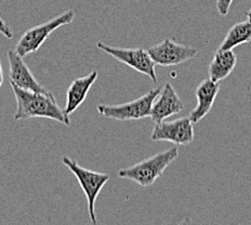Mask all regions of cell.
Wrapping results in <instances>:
<instances>
[{
	"label": "cell",
	"instance_id": "6da1fadb",
	"mask_svg": "<svg viewBox=\"0 0 251 225\" xmlns=\"http://www.w3.org/2000/svg\"><path fill=\"white\" fill-rule=\"evenodd\" d=\"M15 100L17 112L14 120H26L30 118H48L57 123L70 125V117L66 116L64 109L57 104L53 94L47 92H33L23 90L11 82Z\"/></svg>",
	"mask_w": 251,
	"mask_h": 225
},
{
	"label": "cell",
	"instance_id": "7a4b0ae2",
	"mask_svg": "<svg viewBox=\"0 0 251 225\" xmlns=\"http://www.w3.org/2000/svg\"><path fill=\"white\" fill-rule=\"evenodd\" d=\"M177 157H179V146L175 145L174 148L151 156L131 167L120 169L118 176L131 180L143 187H149L164 175L165 170Z\"/></svg>",
	"mask_w": 251,
	"mask_h": 225
},
{
	"label": "cell",
	"instance_id": "3957f363",
	"mask_svg": "<svg viewBox=\"0 0 251 225\" xmlns=\"http://www.w3.org/2000/svg\"><path fill=\"white\" fill-rule=\"evenodd\" d=\"M74 18V10H69V11H65L43 24L27 29L21 36L14 51L22 57H25L30 53H35L55 29L61 27V26L71 24Z\"/></svg>",
	"mask_w": 251,
	"mask_h": 225
},
{
	"label": "cell",
	"instance_id": "277c9868",
	"mask_svg": "<svg viewBox=\"0 0 251 225\" xmlns=\"http://www.w3.org/2000/svg\"><path fill=\"white\" fill-rule=\"evenodd\" d=\"M62 161L63 165L72 171V174L75 175L78 183H79L81 190L85 193V196L88 200L89 216H90L92 223L97 224L98 221L96 216V201L102 188L108 182L109 175L83 168V167L78 165L75 160L71 159L70 157H63Z\"/></svg>",
	"mask_w": 251,
	"mask_h": 225
},
{
	"label": "cell",
	"instance_id": "5b68a950",
	"mask_svg": "<svg viewBox=\"0 0 251 225\" xmlns=\"http://www.w3.org/2000/svg\"><path fill=\"white\" fill-rule=\"evenodd\" d=\"M161 89L163 88L153 89L139 99H135V100L128 103L119 104V105H104V104H101V105H98V112L104 117L120 120V122L139 120L150 117L154 100L158 97Z\"/></svg>",
	"mask_w": 251,
	"mask_h": 225
},
{
	"label": "cell",
	"instance_id": "8992f818",
	"mask_svg": "<svg viewBox=\"0 0 251 225\" xmlns=\"http://www.w3.org/2000/svg\"><path fill=\"white\" fill-rule=\"evenodd\" d=\"M97 47L114 59L131 67L134 71L150 77L154 83L157 82L155 66L156 63L151 59L148 50L141 48H117L103 43H98Z\"/></svg>",
	"mask_w": 251,
	"mask_h": 225
},
{
	"label": "cell",
	"instance_id": "52a82bcc",
	"mask_svg": "<svg viewBox=\"0 0 251 225\" xmlns=\"http://www.w3.org/2000/svg\"><path fill=\"white\" fill-rule=\"evenodd\" d=\"M148 52L156 65L176 66L194 59L200 50L195 47L177 44L171 39H165L159 44L150 47Z\"/></svg>",
	"mask_w": 251,
	"mask_h": 225
},
{
	"label": "cell",
	"instance_id": "ba28073f",
	"mask_svg": "<svg viewBox=\"0 0 251 225\" xmlns=\"http://www.w3.org/2000/svg\"><path fill=\"white\" fill-rule=\"evenodd\" d=\"M188 117L177 118L172 122H161L155 124L151 139L158 142L166 141L175 145H188L194 141V127Z\"/></svg>",
	"mask_w": 251,
	"mask_h": 225
},
{
	"label": "cell",
	"instance_id": "9c48e42d",
	"mask_svg": "<svg viewBox=\"0 0 251 225\" xmlns=\"http://www.w3.org/2000/svg\"><path fill=\"white\" fill-rule=\"evenodd\" d=\"M183 109H184V104L171 83L167 82L161 89L158 97L154 100L150 117L154 124H158L172 115L179 114Z\"/></svg>",
	"mask_w": 251,
	"mask_h": 225
},
{
	"label": "cell",
	"instance_id": "30bf717a",
	"mask_svg": "<svg viewBox=\"0 0 251 225\" xmlns=\"http://www.w3.org/2000/svg\"><path fill=\"white\" fill-rule=\"evenodd\" d=\"M8 60L10 66V82L14 83L23 90L47 92L45 87L31 74L22 56L19 55L14 50H10L8 52Z\"/></svg>",
	"mask_w": 251,
	"mask_h": 225
},
{
	"label": "cell",
	"instance_id": "8fae6325",
	"mask_svg": "<svg viewBox=\"0 0 251 225\" xmlns=\"http://www.w3.org/2000/svg\"><path fill=\"white\" fill-rule=\"evenodd\" d=\"M220 91V83L212 81L210 78L202 80L198 85L195 96L197 99V105L188 115L193 124L200 123L201 120L208 115L216 101Z\"/></svg>",
	"mask_w": 251,
	"mask_h": 225
},
{
	"label": "cell",
	"instance_id": "7c38bea8",
	"mask_svg": "<svg viewBox=\"0 0 251 225\" xmlns=\"http://www.w3.org/2000/svg\"><path fill=\"white\" fill-rule=\"evenodd\" d=\"M98 71L93 70L85 77L77 78L73 81L66 91V102L64 113L66 116L74 113L85 102L89 91L98 79Z\"/></svg>",
	"mask_w": 251,
	"mask_h": 225
},
{
	"label": "cell",
	"instance_id": "4fadbf2b",
	"mask_svg": "<svg viewBox=\"0 0 251 225\" xmlns=\"http://www.w3.org/2000/svg\"><path fill=\"white\" fill-rule=\"evenodd\" d=\"M237 63V56L233 50H217L209 64V78L220 82L231 74Z\"/></svg>",
	"mask_w": 251,
	"mask_h": 225
},
{
	"label": "cell",
	"instance_id": "5bb4252c",
	"mask_svg": "<svg viewBox=\"0 0 251 225\" xmlns=\"http://www.w3.org/2000/svg\"><path fill=\"white\" fill-rule=\"evenodd\" d=\"M251 41V22L244 21L233 25L217 50H233L237 46Z\"/></svg>",
	"mask_w": 251,
	"mask_h": 225
},
{
	"label": "cell",
	"instance_id": "9a60e30c",
	"mask_svg": "<svg viewBox=\"0 0 251 225\" xmlns=\"http://www.w3.org/2000/svg\"><path fill=\"white\" fill-rule=\"evenodd\" d=\"M232 2L233 0H217V9L220 15L226 17L229 12V8H231Z\"/></svg>",
	"mask_w": 251,
	"mask_h": 225
},
{
	"label": "cell",
	"instance_id": "2e32d148",
	"mask_svg": "<svg viewBox=\"0 0 251 225\" xmlns=\"http://www.w3.org/2000/svg\"><path fill=\"white\" fill-rule=\"evenodd\" d=\"M0 33H1L6 38L11 39L13 37V31L1 18H0Z\"/></svg>",
	"mask_w": 251,
	"mask_h": 225
},
{
	"label": "cell",
	"instance_id": "e0dca14e",
	"mask_svg": "<svg viewBox=\"0 0 251 225\" xmlns=\"http://www.w3.org/2000/svg\"><path fill=\"white\" fill-rule=\"evenodd\" d=\"M2 82H3V71L1 66V61H0V88L2 86Z\"/></svg>",
	"mask_w": 251,
	"mask_h": 225
},
{
	"label": "cell",
	"instance_id": "ac0fdd59",
	"mask_svg": "<svg viewBox=\"0 0 251 225\" xmlns=\"http://www.w3.org/2000/svg\"><path fill=\"white\" fill-rule=\"evenodd\" d=\"M246 17H247V20L249 21V22H251V9H249L247 13H246Z\"/></svg>",
	"mask_w": 251,
	"mask_h": 225
}]
</instances>
